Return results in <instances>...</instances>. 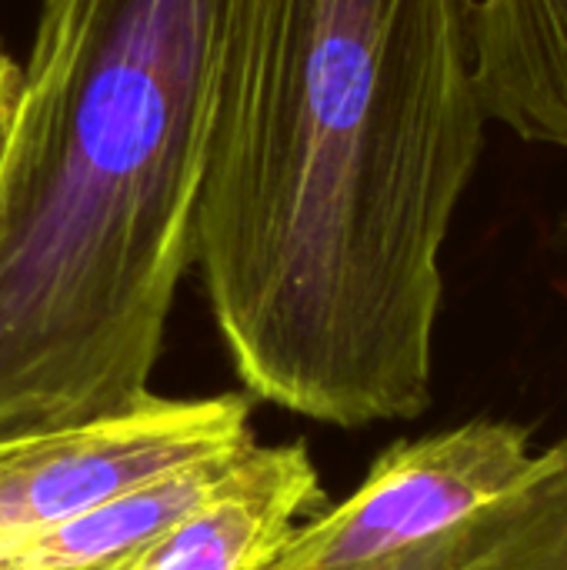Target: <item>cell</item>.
<instances>
[{"instance_id":"1","label":"cell","mask_w":567,"mask_h":570,"mask_svg":"<svg viewBox=\"0 0 567 570\" xmlns=\"http://www.w3.org/2000/svg\"><path fill=\"white\" fill-rule=\"evenodd\" d=\"M471 0H224L194 264L247 394L334 428L431 404L488 114Z\"/></svg>"},{"instance_id":"2","label":"cell","mask_w":567,"mask_h":570,"mask_svg":"<svg viewBox=\"0 0 567 570\" xmlns=\"http://www.w3.org/2000/svg\"><path fill=\"white\" fill-rule=\"evenodd\" d=\"M224 0H40L0 144V441L150 397L194 264Z\"/></svg>"},{"instance_id":"3","label":"cell","mask_w":567,"mask_h":570,"mask_svg":"<svg viewBox=\"0 0 567 570\" xmlns=\"http://www.w3.org/2000/svg\"><path fill=\"white\" fill-rule=\"evenodd\" d=\"M528 428L475 417L388 448L361 488L307 518L267 570H444L531 471Z\"/></svg>"},{"instance_id":"4","label":"cell","mask_w":567,"mask_h":570,"mask_svg":"<svg viewBox=\"0 0 567 570\" xmlns=\"http://www.w3.org/2000/svg\"><path fill=\"white\" fill-rule=\"evenodd\" d=\"M254 444L244 394H150L127 414L0 441V551L127 488Z\"/></svg>"},{"instance_id":"5","label":"cell","mask_w":567,"mask_h":570,"mask_svg":"<svg viewBox=\"0 0 567 570\" xmlns=\"http://www.w3.org/2000/svg\"><path fill=\"white\" fill-rule=\"evenodd\" d=\"M321 508L304 444H251L180 518L94 570H267Z\"/></svg>"},{"instance_id":"6","label":"cell","mask_w":567,"mask_h":570,"mask_svg":"<svg viewBox=\"0 0 567 570\" xmlns=\"http://www.w3.org/2000/svg\"><path fill=\"white\" fill-rule=\"evenodd\" d=\"M468 27L488 120L567 154V0H471Z\"/></svg>"},{"instance_id":"7","label":"cell","mask_w":567,"mask_h":570,"mask_svg":"<svg viewBox=\"0 0 567 570\" xmlns=\"http://www.w3.org/2000/svg\"><path fill=\"white\" fill-rule=\"evenodd\" d=\"M237 458V454H234ZM190 464L157 481L127 488L94 508H84L23 541L0 551V570H94L110 558L147 541L174 518H180L194 501H201L211 484L234 461Z\"/></svg>"},{"instance_id":"8","label":"cell","mask_w":567,"mask_h":570,"mask_svg":"<svg viewBox=\"0 0 567 570\" xmlns=\"http://www.w3.org/2000/svg\"><path fill=\"white\" fill-rule=\"evenodd\" d=\"M444 570H567V434L475 528Z\"/></svg>"},{"instance_id":"9","label":"cell","mask_w":567,"mask_h":570,"mask_svg":"<svg viewBox=\"0 0 567 570\" xmlns=\"http://www.w3.org/2000/svg\"><path fill=\"white\" fill-rule=\"evenodd\" d=\"M17 87H20V67L0 50V144H3V130L17 100Z\"/></svg>"}]
</instances>
